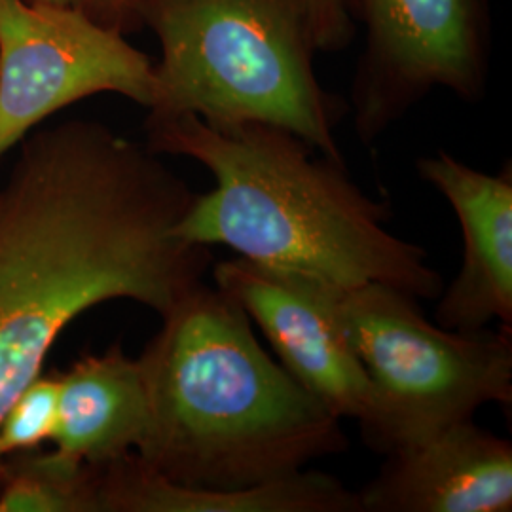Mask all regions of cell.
<instances>
[{"label": "cell", "instance_id": "1", "mask_svg": "<svg viewBox=\"0 0 512 512\" xmlns=\"http://www.w3.org/2000/svg\"><path fill=\"white\" fill-rule=\"evenodd\" d=\"M19 145L0 186V420L80 313L122 298L164 317L213 262L175 234L196 194L147 145L93 120Z\"/></svg>", "mask_w": 512, "mask_h": 512}, {"label": "cell", "instance_id": "2", "mask_svg": "<svg viewBox=\"0 0 512 512\" xmlns=\"http://www.w3.org/2000/svg\"><path fill=\"white\" fill-rule=\"evenodd\" d=\"M147 133L150 150L192 158L215 179L175 226L186 243L224 245L344 289L382 283L418 300L444 289L427 251L387 230V203L291 131L258 122L215 128L183 114L147 120Z\"/></svg>", "mask_w": 512, "mask_h": 512}, {"label": "cell", "instance_id": "3", "mask_svg": "<svg viewBox=\"0 0 512 512\" xmlns=\"http://www.w3.org/2000/svg\"><path fill=\"white\" fill-rule=\"evenodd\" d=\"M139 357L150 397L147 467L188 488L245 490L342 454L340 418L256 340L238 302L203 281Z\"/></svg>", "mask_w": 512, "mask_h": 512}, {"label": "cell", "instance_id": "4", "mask_svg": "<svg viewBox=\"0 0 512 512\" xmlns=\"http://www.w3.org/2000/svg\"><path fill=\"white\" fill-rule=\"evenodd\" d=\"M131 12L162 48L147 120L270 124L344 162L334 128L348 109L313 71L306 0H135Z\"/></svg>", "mask_w": 512, "mask_h": 512}, {"label": "cell", "instance_id": "5", "mask_svg": "<svg viewBox=\"0 0 512 512\" xmlns=\"http://www.w3.org/2000/svg\"><path fill=\"white\" fill-rule=\"evenodd\" d=\"M340 311L365 366L366 446L391 454L473 420L484 404H512V329L458 332L429 323L418 298L382 283L342 291Z\"/></svg>", "mask_w": 512, "mask_h": 512}, {"label": "cell", "instance_id": "6", "mask_svg": "<svg viewBox=\"0 0 512 512\" xmlns=\"http://www.w3.org/2000/svg\"><path fill=\"white\" fill-rule=\"evenodd\" d=\"M346 6L366 31L351 82L353 126L363 145H372L435 88L469 103L486 93V0H346Z\"/></svg>", "mask_w": 512, "mask_h": 512}, {"label": "cell", "instance_id": "7", "mask_svg": "<svg viewBox=\"0 0 512 512\" xmlns=\"http://www.w3.org/2000/svg\"><path fill=\"white\" fill-rule=\"evenodd\" d=\"M154 63L124 33L69 6L0 0V158L80 99L116 93L150 109Z\"/></svg>", "mask_w": 512, "mask_h": 512}, {"label": "cell", "instance_id": "8", "mask_svg": "<svg viewBox=\"0 0 512 512\" xmlns=\"http://www.w3.org/2000/svg\"><path fill=\"white\" fill-rule=\"evenodd\" d=\"M215 287L264 332L281 366L340 420L370 418L372 389L340 311L344 287L239 256L213 266Z\"/></svg>", "mask_w": 512, "mask_h": 512}, {"label": "cell", "instance_id": "9", "mask_svg": "<svg viewBox=\"0 0 512 512\" xmlns=\"http://www.w3.org/2000/svg\"><path fill=\"white\" fill-rule=\"evenodd\" d=\"M425 183L452 205L463 234V264L439 294L437 325L458 332L512 329V171L497 175L463 164L446 150L418 162Z\"/></svg>", "mask_w": 512, "mask_h": 512}, {"label": "cell", "instance_id": "10", "mask_svg": "<svg viewBox=\"0 0 512 512\" xmlns=\"http://www.w3.org/2000/svg\"><path fill=\"white\" fill-rule=\"evenodd\" d=\"M361 512L512 511V444L475 420L385 456Z\"/></svg>", "mask_w": 512, "mask_h": 512}, {"label": "cell", "instance_id": "11", "mask_svg": "<svg viewBox=\"0 0 512 512\" xmlns=\"http://www.w3.org/2000/svg\"><path fill=\"white\" fill-rule=\"evenodd\" d=\"M59 418L52 467H103L143 444L150 425L147 378L139 359L120 348L78 361L59 378Z\"/></svg>", "mask_w": 512, "mask_h": 512}, {"label": "cell", "instance_id": "12", "mask_svg": "<svg viewBox=\"0 0 512 512\" xmlns=\"http://www.w3.org/2000/svg\"><path fill=\"white\" fill-rule=\"evenodd\" d=\"M97 482L99 511L129 512H361L359 494L336 476L302 469L245 490L188 488L156 473L139 458L103 465Z\"/></svg>", "mask_w": 512, "mask_h": 512}, {"label": "cell", "instance_id": "13", "mask_svg": "<svg viewBox=\"0 0 512 512\" xmlns=\"http://www.w3.org/2000/svg\"><path fill=\"white\" fill-rule=\"evenodd\" d=\"M59 378L38 376L10 404L0 420V456L52 440L59 418Z\"/></svg>", "mask_w": 512, "mask_h": 512}, {"label": "cell", "instance_id": "14", "mask_svg": "<svg viewBox=\"0 0 512 512\" xmlns=\"http://www.w3.org/2000/svg\"><path fill=\"white\" fill-rule=\"evenodd\" d=\"M310 10L311 31L315 48L338 52L353 38V19L349 18L346 0H306Z\"/></svg>", "mask_w": 512, "mask_h": 512}, {"label": "cell", "instance_id": "15", "mask_svg": "<svg viewBox=\"0 0 512 512\" xmlns=\"http://www.w3.org/2000/svg\"><path fill=\"white\" fill-rule=\"evenodd\" d=\"M31 2L69 6V8L80 10L82 14L95 19L97 23L110 27V29H116L120 33L137 25L133 19V12H131L135 0H31Z\"/></svg>", "mask_w": 512, "mask_h": 512}]
</instances>
